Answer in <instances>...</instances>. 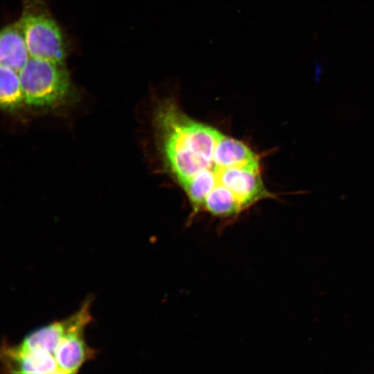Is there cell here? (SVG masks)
I'll return each mask as SVG.
<instances>
[{"mask_svg": "<svg viewBox=\"0 0 374 374\" xmlns=\"http://www.w3.org/2000/svg\"><path fill=\"white\" fill-rule=\"evenodd\" d=\"M30 58L28 46L18 22L3 27L0 35V64L19 72Z\"/></svg>", "mask_w": 374, "mask_h": 374, "instance_id": "52a82bcc", "label": "cell"}, {"mask_svg": "<svg viewBox=\"0 0 374 374\" xmlns=\"http://www.w3.org/2000/svg\"><path fill=\"white\" fill-rule=\"evenodd\" d=\"M30 57L64 61L65 45L61 29L41 0H24L17 21Z\"/></svg>", "mask_w": 374, "mask_h": 374, "instance_id": "3957f363", "label": "cell"}, {"mask_svg": "<svg viewBox=\"0 0 374 374\" xmlns=\"http://www.w3.org/2000/svg\"><path fill=\"white\" fill-rule=\"evenodd\" d=\"M91 321H83L75 325L57 345L53 356L60 373H75L95 357V349L89 346L84 337V328Z\"/></svg>", "mask_w": 374, "mask_h": 374, "instance_id": "5b68a950", "label": "cell"}, {"mask_svg": "<svg viewBox=\"0 0 374 374\" xmlns=\"http://www.w3.org/2000/svg\"><path fill=\"white\" fill-rule=\"evenodd\" d=\"M19 75L24 103L30 106H58L67 100L73 91L64 61L30 57Z\"/></svg>", "mask_w": 374, "mask_h": 374, "instance_id": "7a4b0ae2", "label": "cell"}, {"mask_svg": "<svg viewBox=\"0 0 374 374\" xmlns=\"http://www.w3.org/2000/svg\"><path fill=\"white\" fill-rule=\"evenodd\" d=\"M154 125L163 169L186 195L190 217L206 213L232 222L262 200L261 156L244 141L197 120L169 94L157 103Z\"/></svg>", "mask_w": 374, "mask_h": 374, "instance_id": "6da1fadb", "label": "cell"}, {"mask_svg": "<svg viewBox=\"0 0 374 374\" xmlns=\"http://www.w3.org/2000/svg\"><path fill=\"white\" fill-rule=\"evenodd\" d=\"M2 368L12 373H60L54 356L34 350L19 351L3 341L1 350Z\"/></svg>", "mask_w": 374, "mask_h": 374, "instance_id": "8992f818", "label": "cell"}, {"mask_svg": "<svg viewBox=\"0 0 374 374\" xmlns=\"http://www.w3.org/2000/svg\"><path fill=\"white\" fill-rule=\"evenodd\" d=\"M91 301L92 298L88 297L78 310L70 317L31 332L20 343L11 346L19 351L39 350L53 355L61 339L73 327L83 321H92L90 313Z\"/></svg>", "mask_w": 374, "mask_h": 374, "instance_id": "277c9868", "label": "cell"}, {"mask_svg": "<svg viewBox=\"0 0 374 374\" xmlns=\"http://www.w3.org/2000/svg\"><path fill=\"white\" fill-rule=\"evenodd\" d=\"M24 102L19 72L0 64V103L2 109L13 110Z\"/></svg>", "mask_w": 374, "mask_h": 374, "instance_id": "ba28073f", "label": "cell"}]
</instances>
